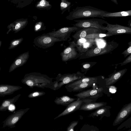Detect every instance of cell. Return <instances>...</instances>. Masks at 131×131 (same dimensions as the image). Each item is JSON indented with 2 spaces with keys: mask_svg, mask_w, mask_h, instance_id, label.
<instances>
[{
  "mask_svg": "<svg viewBox=\"0 0 131 131\" xmlns=\"http://www.w3.org/2000/svg\"><path fill=\"white\" fill-rule=\"evenodd\" d=\"M53 79L46 74L32 72L26 74L21 82L31 88L36 87L44 89L49 88L53 83Z\"/></svg>",
  "mask_w": 131,
  "mask_h": 131,
  "instance_id": "obj_1",
  "label": "cell"
},
{
  "mask_svg": "<svg viewBox=\"0 0 131 131\" xmlns=\"http://www.w3.org/2000/svg\"><path fill=\"white\" fill-rule=\"evenodd\" d=\"M108 12L90 6H77L70 12L66 18L69 20L89 17H97L105 19L103 16Z\"/></svg>",
  "mask_w": 131,
  "mask_h": 131,
  "instance_id": "obj_2",
  "label": "cell"
},
{
  "mask_svg": "<svg viewBox=\"0 0 131 131\" xmlns=\"http://www.w3.org/2000/svg\"><path fill=\"white\" fill-rule=\"evenodd\" d=\"M119 44L116 42L108 41L106 42L103 47L92 46L85 52L82 53L79 58L80 59L89 58L93 57L111 53L118 46Z\"/></svg>",
  "mask_w": 131,
  "mask_h": 131,
  "instance_id": "obj_3",
  "label": "cell"
},
{
  "mask_svg": "<svg viewBox=\"0 0 131 131\" xmlns=\"http://www.w3.org/2000/svg\"><path fill=\"white\" fill-rule=\"evenodd\" d=\"M76 22L73 24V26L80 28H93L105 30L106 26H103L107 22L101 19L92 18L82 20H74Z\"/></svg>",
  "mask_w": 131,
  "mask_h": 131,
  "instance_id": "obj_4",
  "label": "cell"
},
{
  "mask_svg": "<svg viewBox=\"0 0 131 131\" xmlns=\"http://www.w3.org/2000/svg\"><path fill=\"white\" fill-rule=\"evenodd\" d=\"M69 45L61 53L62 60L66 62L79 58L81 54L74 41L69 42Z\"/></svg>",
  "mask_w": 131,
  "mask_h": 131,
  "instance_id": "obj_5",
  "label": "cell"
},
{
  "mask_svg": "<svg viewBox=\"0 0 131 131\" xmlns=\"http://www.w3.org/2000/svg\"><path fill=\"white\" fill-rule=\"evenodd\" d=\"M64 41L63 40L44 34L36 37L33 43L38 47L46 49L53 46L55 43Z\"/></svg>",
  "mask_w": 131,
  "mask_h": 131,
  "instance_id": "obj_6",
  "label": "cell"
},
{
  "mask_svg": "<svg viewBox=\"0 0 131 131\" xmlns=\"http://www.w3.org/2000/svg\"><path fill=\"white\" fill-rule=\"evenodd\" d=\"M84 76V73L79 71L72 74H58L56 78V80L58 83V89L60 88L64 85L80 79Z\"/></svg>",
  "mask_w": 131,
  "mask_h": 131,
  "instance_id": "obj_7",
  "label": "cell"
},
{
  "mask_svg": "<svg viewBox=\"0 0 131 131\" xmlns=\"http://www.w3.org/2000/svg\"><path fill=\"white\" fill-rule=\"evenodd\" d=\"M30 109L29 108H27L21 109L14 112L3 122V127L4 128L8 127L12 128L15 127L17 122Z\"/></svg>",
  "mask_w": 131,
  "mask_h": 131,
  "instance_id": "obj_8",
  "label": "cell"
},
{
  "mask_svg": "<svg viewBox=\"0 0 131 131\" xmlns=\"http://www.w3.org/2000/svg\"><path fill=\"white\" fill-rule=\"evenodd\" d=\"M80 28L74 26L61 28L47 34L51 36L66 41L69 38L72 32H74Z\"/></svg>",
  "mask_w": 131,
  "mask_h": 131,
  "instance_id": "obj_9",
  "label": "cell"
},
{
  "mask_svg": "<svg viewBox=\"0 0 131 131\" xmlns=\"http://www.w3.org/2000/svg\"><path fill=\"white\" fill-rule=\"evenodd\" d=\"M105 30H107V34L111 35L123 34H131V28L121 25L117 24H112L107 23Z\"/></svg>",
  "mask_w": 131,
  "mask_h": 131,
  "instance_id": "obj_10",
  "label": "cell"
},
{
  "mask_svg": "<svg viewBox=\"0 0 131 131\" xmlns=\"http://www.w3.org/2000/svg\"><path fill=\"white\" fill-rule=\"evenodd\" d=\"M83 102V100L78 99L69 104L65 109L54 118L55 119L61 117L69 114L78 110L80 107Z\"/></svg>",
  "mask_w": 131,
  "mask_h": 131,
  "instance_id": "obj_11",
  "label": "cell"
},
{
  "mask_svg": "<svg viewBox=\"0 0 131 131\" xmlns=\"http://www.w3.org/2000/svg\"><path fill=\"white\" fill-rule=\"evenodd\" d=\"M28 22L27 18L20 19L15 21L8 26L7 28L8 30L6 34H8L11 31L14 33L19 32L25 27Z\"/></svg>",
  "mask_w": 131,
  "mask_h": 131,
  "instance_id": "obj_12",
  "label": "cell"
},
{
  "mask_svg": "<svg viewBox=\"0 0 131 131\" xmlns=\"http://www.w3.org/2000/svg\"><path fill=\"white\" fill-rule=\"evenodd\" d=\"M103 30H105L93 28H80L76 31L75 33L72 35V37L75 41H77L80 39L85 38L86 36L89 34L102 33Z\"/></svg>",
  "mask_w": 131,
  "mask_h": 131,
  "instance_id": "obj_13",
  "label": "cell"
},
{
  "mask_svg": "<svg viewBox=\"0 0 131 131\" xmlns=\"http://www.w3.org/2000/svg\"><path fill=\"white\" fill-rule=\"evenodd\" d=\"M131 113V102L125 105L118 112L113 124L115 126L120 124Z\"/></svg>",
  "mask_w": 131,
  "mask_h": 131,
  "instance_id": "obj_14",
  "label": "cell"
},
{
  "mask_svg": "<svg viewBox=\"0 0 131 131\" xmlns=\"http://www.w3.org/2000/svg\"><path fill=\"white\" fill-rule=\"evenodd\" d=\"M29 56V51L20 54L15 59L10 66L9 72L10 73L17 68L23 66L26 63Z\"/></svg>",
  "mask_w": 131,
  "mask_h": 131,
  "instance_id": "obj_15",
  "label": "cell"
},
{
  "mask_svg": "<svg viewBox=\"0 0 131 131\" xmlns=\"http://www.w3.org/2000/svg\"><path fill=\"white\" fill-rule=\"evenodd\" d=\"M127 70L125 68L117 71H114L104 79L107 86L112 85L116 82L123 76Z\"/></svg>",
  "mask_w": 131,
  "mask_h": 131,
  "instance_id": "obj_16",
  "label": "cell"
},
{
  "mask_svg": "<svg viewBox=\"0 0 131 131\" xmlns=\"http://www.w3.org/2000/svg\"><path fill=\"white\" fill-rule=\"evenodd\" d=\"M22 88V87L18 85L0 84V96L4 97L6 95L12 94Z\"/></svg>",
  "mask_w": 131,
  "mask_h": 131,
  "instance_id": "obj_17",
  "label": "cell"
},
{
  "mask_svg": "<svg viewBox=\"0 0 131 131\" xmlns=\"http://www.w3.org/2000/svg\"><path fill=\"white\" fill-rule=\"evenodd\" d=\"M103 90L102 88L97 89H90L80 92L75 94L74 96L77 98L84 99L87 97L95 95L101 92Z\"/></svg>",
  "mask_w": 131,
  "mask_h": 131,
  "instance_id": "obj_18",
  "label": "cell"
},
{
  "mask_svg": "<svg viewBox=\"0 0 131 131\" xmlns=\"http://www.w3.org/2000/svg\"><path fill=\"white\" fill-rule=\"evenodd\" d=\"M99 77H89L84 76L80 79L66 84L65 88L67 90L81 83L88 82L92 81L97 80Z\"/></svg>",
  "mask_w": 131,
  "mask_h": 131,
  "instance_id": "obj_19",
  "label": "cell"
},
{
  "mask_svg": "<svg viewBox=\"0 0 131 131\" xmlns=\"http://www.w3.org/2000/svg\"><path fill=\"white\" fill-rule=\"evenodd\" d=\"M77 99L78 98H72L67 95H63L56 97L54 102L57 105L67 106L70 103Z\"/></svg>",
  "mask_w": 131,
  "mask_h": 131,
  "instance_id": "obj_20",
  "label": "cell"
},
{
  "mask_svg": "<svg viewBox=\"0 0 131 131\" xmlns=\"http://www.w3.org/2000/svg\"><path fill=\"white\" fill-rule=\"evenodd\" d=\"M97 80L92 81L88 82L79 84L68 90L69 92H79L92 86L97 82Z\"/></svg>",
  "mask_w": 131,
  "mask_h": 131,
  "instance_id": "obj_21",
  "label": "cell"
},
{
  "mask_svg": "<svg viewBox=\"0 0 131 131\" xmlns=\"http://www.w3.org/2000/svg\"><path fill=\"white\" fill-rule=\"evenodd\" d=\"M21 95L19 94L12 98L4 100L0 106V111H4L7 110L9 106L14 104L19 99Z\"/></svg>",
  "mask_w": 131,
  "mask_h": 131,
  "instance_id": "obj_22",
  "label": "cell"
},
{
  "mask_svg": "<svg viewBox=\"0 0 131 131\" xmlns=\"http://www.w3.org/2000/svg\"><path fill=\"white\" fill-rule=\"evenodd\" d=\"M106 105V103L103 102L86 103L81 106L78 110L91 111L103 107Z\"/></svg>",
  "mask_w": 131,
  "mask_h": 131,
  "instance_id": "obj_23",
  "label": "cell"
},
{
  "mask_svg": "<svg viewBox=\"0 0 131 131\" xmlns=\"http://www.w3.org/2000/svg\"><path fill=\"white\" fill-rule=\"evenodd\" d=\"M131 16V10L120 11L116 12H108L104 14V17H118Z\"/></svg>",
  "mask_w": 131,
  "mask_h": 131,
  "instance_id": "obj_24",
  "label": "cell"
},
{
  "mask_svg": "<svg viewBox=\"0 0 131 131\" xmlns=\"http://www.w3.org/2000/svg\"><path fill=\"white\" fill-rule=\"evenodd\" d=\"M37 9L40 10H49L52 7V5L49 1L47 0H40L35 5Z\"/></svg>",
  "mask_w": 131,
  "mask_h": 131,
  "instance_id": "obj_25",
  "label": "cell"
},
{
  "mask_svg": "<svg viewBox=\"0 0 131 131\" xmlns=\"http://www.w3.org/2000/svg\"><path fill=\"white\" fill-rule=\"evenodd\" d=\"M71 5V2L68 1L67 0H61L60 7V10L61 11V14H63L67 10L70 12Z\"/></svg>",
  "mask_w": 131,
  "mask_h": 131,
  "instance_id": "obj_26",
  "label": "cell"
},
{
  "mask_svg": "<svg viewBox=\"0 0 131 131\" xmlns=\"http://www.w3.org/2000/svg\"><path fill=\"white\" fill-rule=\"evenodd\" d=\"M96 63L97 62H87L83 63L81 64V72H84V74H86L87 71Z\"/></svg>",
  "mask_w": 131,
  "mask_h": 131,
  "instance_id": "obj_27",
  "label": "cell"
},
{
  "mask_svg": "<svg viewBox=\"0 0 131 131\" xmlns=\"http://www.w3.org/2000/svg\"><path fill=\"white\" fill-rule=\"evenodd\" d=\"M112 36L106 34L102 33H95L87 35L85 38H90L93 39H99L104 37H110Z\"/></svg>",
  "mask_w": 131,
  "mask_h": 131,
  "instance_id": "obj_28",
  "label": "cell"
},
{
  "mask_svg": "<svg viewBox=\"0 0 131 131\" xmlns=\"http://www.w3.org/2000/svg\"><path fill=\"white\" fill-rule=\"evenodd\" d=\"M23 38H21L12 40L10 42L8 49H11L14 48L18 46L23 41Z\"/></svg>",
  "mask_w": 131,
  "mask_h": 131,
  "instance_id": "obj_29",
  "label": "cell"
},
{
  "mask_svg": "<svg viewBox=\"0 0 131 131\" xmlns=\"http://www.w3.org/2000/svg\"><path fill=\"white\" fill-rule=\"evenodd\" d=\"M46 94L45 92L36 91L30 93L28 96L30 98H35L42 96Z\"/></svg>",
  "mask_w": 131,
  "mask_h": 131,
  "instance_id": "obj_30",
  "label": "cell"
},
{
  "mask_svg": "<svg viewBox=\"0 0 131 131\" xmlns=\"http://www.w3.org/2000/svg\"><path fill=\"white\" fill-rule=\"evenodd\" d=\"M46 28L44 23L42 22L39 21L36 23L34 27V30L36 32H38L45 30Z\"/></svg>",
  "mask_w": 131,
  "mask_h": 131,
  "instance_id": "obj_31",
  "label": "cell"
},
{
  "mask_svg": "<svg viewBox=\"0 0 131 131\" xmlns=\"http://www.w3.org/2000/svg\"><path fill=\"white\" fill-rule=\"evenodd\" d=\"M107 109L106 108L104 107H102L100 109H99L96 110L93 113L90 114L89 116L90 117H95L98 116L102 115L106 111Z\"/></svg>",
  "mask_w": 131,
  "mask_h": 131,
  "instance_id": "obj_32",
  "label": "cell"
},
{
  "mask_svg": "<svg viewBox=\"0 0 131 131\" xmlns=\"http://www.w3.org/2000/svg\"><path fill=\"white\" fill-rule=\"evenodd\" d=\"M128 44V48L122 53V54L124 55L125 58L128 55L131 54V41L129 42Z\"/></svg>",
  "mask_w": 131,
  "mask_h": 131,
  "instance_id": "obj_33",
  "label": "cell"
},
{
  "mask_svg": "<svg viewBox=\"0 0 131 131\" xmlns=\"http://www.w3.org/2000/svg\"><path fill=\"white\" fill-rule=\"evenodd\" d=\"M78 121H73L71 122L69 124L67 128V131H74V127L78 124Z\"/></svg>",
  "mask_w": 131,
  "mask_h": 131,
  "instance_id": "obj_34",
  "label": "cell"
},
{
  "mask_svg": "<svg viewBox=\"0 0 131 131\" xmlns=\"http://www.w3.org/2000/svg\"><path fill=\"white\" fill-rule=\"evenodd\" d=\"M131 62V54L129 55V56L122 62L120 63L119 64H115L116 65V67L118 64H120L121 66H124L126 64L128 63Z\"/></svg>",
  "mask_w": 131,
  "mask_h": 131,
  "instance_id": "obj_35",
  "label": "cell"
},
{
  "mask_svg": "<svg viewBox=\"0 0 131 131\" xmlns=\"http://www.w3.org/2000/svg\"><path fill=\"white\" fill-rule=\"evenodd\" d=\"M49 88L54 90H58V83L57 81L56 80L53 82L52 84L49 87Z\"/></svg>",
  "mask_w": 131,
  "mask_h": 131,
  "instance_id": "obj_36",
  "label": "cell"
},
{
  "mask_svg": "<svg viewBox=\"0 0 131 131\" xmlns=\"http://www.w3.org/2000/svg\"><path fill=\"white\" fill-rule=\"evenodd\" d=\"M113 89L112 86H110L109 90L111 92L112 90H113V93H114L116 91V88L115 86H113Z\"/></svg>",
  "mask_w": 131,
  "mask_h": 131,
  "instance_id": "obj_37",
  "label": "cell"
},
{
  "mask_svg": "<svg viewBox=\"0 0 131 131\" xmlns=\"http://www.w3.org/2000/svg\"><path fill=\"white\" fill-rule=\"evenodd\" d=\"M128 25L129 27L131 28V20H130L128 22Z\"/></svg>",
  "mask_w": 131,
  "mask_h": 131,
  "instance_id": "obj_38",
  "label": "cell"
},
{
  "mask_svg": "<svg viewBox=\"0 0 131 131\" xmlns=\"http://www.w3.org/2000/svg\"><path fill=\"white\" fill-rule=\"evenodd\" d=\"M112 2L116 5L118 4V3L117 0H111Z\"/></svg>",
  "mask_w": 131,
  "mask_h": 131,
  "instance_id": "obj_39",
  "label": "cell"
},
{
  "mask_svg": "<svg viewBox=\"0 0 131 131\" xmlns=\"http://www.w3.org/2000/svg\"><path fill=\"white\" fill-rule=\"evenodd\" d=\"M2 43V41L1 40H0V47L1 46V44Z\"/></svg>",
  "mask_w": 131,
  "mask_h": 131,
  "instance_id": "obj_40",
  "label": "cell"
},
{
  "mask_svg": "<svg viewBox=\"0 0 131 131\" xmlns=\"http://www.w3.org/2000/svg\"><path fill=\"white\" fill-rule=\"evenodd\" d=\"M1 69V67H0V71Z\"/></svg>",
  "mask_w": 131,
  "mask_h": 131,
  "instance_id": "obj_41",
  "label": "cell"
}]
</instances>
